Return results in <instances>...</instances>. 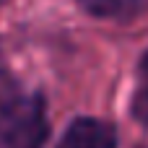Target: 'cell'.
<instances>
[{"mask_svg": "<svg viewBox=\"0 0 148 148\" xmlns=\"http://www.w3.org/2000/svg\"><path fill=\"white\" fill-rule=\"evenodd\" d=\"M57 148H117V130L99 117H78L68 125Z\"/></svg>", "mask_w": 148, "mask_h": 148, "instance_id": "cell-2", "label": "cell"}, {"mask_svg": "<svg viewBox=\"0 0 148 148\" xmlns=\"http://www.w3.org/2000/svg\"><path fill=\"white\" fill-rule=\"evenodd\" d=\"M130 107H133V117L148 125V52L143 55V60L138 65V83H135Z\"/></svg>", "mask_w": 148, "mask_h": 148, "instance_id": "cell-4", "label": "cell"}, {"mask_svg": "<svg viewBox=\"0 0 148 148\" xmlns=\"http://www.w3.org/2000/svg\"><path fill=\"white\" fill-rule=\"evenodd\" d=\"M5 3H8V0H0V5H5Z\"/></svg>", "mask_w": 148, "mask_h": 148, "instance_id": "cell-5", "label": "cell"}, {"mask_svg": "<svg viewBox=\"0 0 148 148\" xmlns=\"http://www.w3.org/2000/svg\"><path fill=\"white\" fill-rule=\"evenodd\" d=\"M78 5L96 18L109 21H133L148 10V0H78Z\"/></svg>", "mask_w": 148, "mask_h": 148, "instance_id": "cell-3", "label": "cell"}, {"mask_svg": "<svg viewBox=\"0 0 148 148\" xmlns=\"http://www.w3.org/2000/svg\"><path fill=\"white\" fill-rule=\"evenodd\" d=\"M47 135V101L39 91L10 88L0 96V148H42Z\"/></svg>", "mask_w": 148, "mask_h": 148, "instance_id": "cell-1", "label": "cell"}]
</instances>
